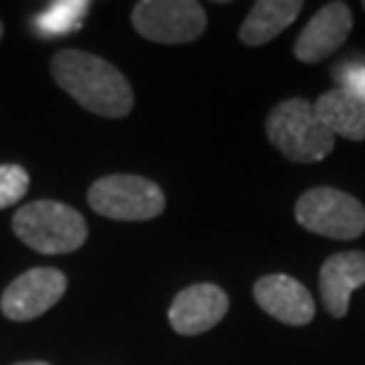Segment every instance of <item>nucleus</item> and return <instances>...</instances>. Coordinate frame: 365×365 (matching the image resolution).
Segmentation results:
<instances>
[{"label":"nucleus","mask_w":365,"mask_h":365,"mask_svg":"<svg viewBox=\"0 0 365 365\" xmlns=\"http://www.w3.org/2000/svg\"><path fill=\"white\" fill-rule=\"evenodd\" d=\"M50 71L57 86L93 114L119 119L133 109V91L126 76L98 55L60 50Z\"/></svg>","instance_id":"1"},{"label":"nucleus","mask_w":365,"mask_h":365,"mask_svg":"<svg viewBox=\"0 0 365 365\" xmlns=\"http://www.w3.org/2000/svg\"><path fill=\"white\" fill-rule=\"evenodd\" d=\"M266 135L273 148L297 164H316L332 155L334 138L318 119L313 102L304 98L282 100L266 119Z\"/></svg>","instance_id":"2"},{"label":"nucleus","mask_w":365,"mask_h":365,"mask_svg":"<svg viewBox=\"0 0 365 365\" xmlns=\"http://www.w3.org/2000/svg\"><path fill=\"white\" fill-rule=\"evenodd\" d=\"M12 230L38 254L76 252L88 237V225L76 209L55 200L24 204L12 216Z\"/></svg>","instance_id":"3"},{"label":"nucleus","mask_w":365,"mask_h":365,"mask_svg":"<svg viewBox=\"0 0 365 365\" xmlns=\"http://www.w3.org/2000/svg\"><path fill=\"white\" fill-rule=\"evenodd\" d=\"M294 218L304 230L330 240H356L365 232V207L337 187H311L297 200Z\"/></svg>","instance_id":"4"},{"label":"nucleus","mask_w":365,"mask_h":365,"mask_svg":"<svg viewBox=\"0 0 365 365\" xmlns=\"http://www.w3.org/2000/svg\"><path fill=\"white\" fill-rule=\"evenodd\" d=\"M88 204L112 221H150L166 209V197L155 180L114 173L93 182Z\"/></svg>","instance_id":"5"},{"label":"nucleus","mask_w":365,"mask_h":365,"mask_svg":"<svg viewBox=\"0 0 365 365\" xmlns=\"http://www.w3.org/2000/svg\"><path fill=\"white\" fill-rule=\"evenodd\" d=\"M133 26L148 41L180 46L207 29V10L195 0H143L133 7Z\"/></svg>","instance_id":"6"},{"label":"nucleus","mask_w":365,"mask_h":365,"mask_svg":"<svg viewBox=\"0 0 365 365\" xmlns=\"http://www.w3.org/2000/svg\"><path fill=\"white\" fill-rule=\"evenodd\" d=\"M67 292V277L57 268H31L7 284L0 309L10 320L26 323L43 316Z\"/></svg>","instance_id":"7"},{"label":"nucleus","mask_w":365,"mask_h":365,"mask_svg":"<svg viewBox=\"0 0 365 365\" xmlns=\"http://www.w3.org/2000/svg\"><path fill=\"white\" fill-rule=\"evenodd\" d=\"M354 29V14L346 3H327L306 21L294 43V57L304 64L327 60L344 46Z\"/></svg>","instance_id":"8"},{"label":"nucleus","mask_w":365,"mask_h":365,"mask_svg":"<svg viewBox=\"0 0 365 365\" xmlns=\"http://www.w3.org/2000/svg\"><path fill=\"white\" fill-rule=\"evenodd\" d=\"M228 294L214 282H197L178 292L169 309V323L173 332L182 337H195L218 325L228 313Z\"/></svg>","instance_id":"9"},{"label":"nucleus","mask_w":365,"mask_h":365,"mask_svg":"<svg viewBox=\"0 0 365 365\" xmlns=\"http://www.w3.org/2000/svg\"><path fill=\"white\" fill-rule=\"evenodd\" d=\"M254 299L268 316L284 325H309L316 316V302L311 292L292 275L273 273L254 282Z\"/></svg>","instance_id":"10"},{"label":"nucleus","mask_w":365,"mask_h":365,"mask_svg":"<svg viewBox=\"0 0 365 365\" xmlns=\"http://www.w3.org/2000/svg\"><path fill=\"white\" fill-rule=\"evenodd\" d=\"M320 297L332 318H344L349 313L351 294L365 284V252L332 254L320 266Z\"/></svg>","instance_id":"11"},{"label":"nucleus","mask_w":365,"mask_h":365,"mask_svg":"<svg viewBox=\"0 0 365 365\" xmlns=\"http://www.w3.org/2000/svg\"><path fill=\"white\" fill-rule=\"evenodd\" d=\"M318 119L337 138L361 143L365 140V98L344 88H330L313 102Z\"/></svg>","instance_id":"12"},{"label":"nucleus","mask_w":365,"mask_h":365,"mask_svg":"<svg viewBox=\"0 0 365 365\" xmlns=\"http://www.w3.org/2000/svg\"><path fill=\"white\" fill-rule=\"evenodd\" d=\"M302 10V0H259L252 5L245 24L240 26V41L250 48L264 46L294 24Z\"/></svg>","instance_id":"13"},{"label":"nucleus","mask_w":365,"mask_h":365,"mask_svg":"<svg viewBox=\"0 0 365 365\" xmlns=\"http://www.w3.org/2000/svg\"><path fill=\"white\" fill-rule=\"evenodd\" d=\"M91 3L86 0H57V3L48 5L38 17H36L34 26L36 31L46 38H57V36H67L81 26V21L88 12Z\"/></svg>","instance_id":"14"},{"label":"nucleus","mask_w":365,"mask_h":365,"mask_svg":"<svg viewBox=\"0 0 365 365\" xmlns=\"http://www.w3.org/2000/svg\"><path fill=\"white\" fill-rule=\"evenodd\" d=\"M29 190V173L17 164L0 166V209L17 204Z\"/></svg>","instance_id":"15"},{"label":"nucleus","mask_w":365,"mask_h":365,"mask_svg":"<svg viewBox=\"0 0 365 365\" xmlns=\"http://www.w3.org/2000/svg\"><path fill=\"white\" fill-rule=\"evenodd\" d=\"M337 88H344L354 95L365 98V60H351L337 64V69L332 71Z\"/></svg>","instance_id":"16"},{"label":"nucleus","mask_w":365,"mask_h":365,"mask_svg":"<svg viewBox=\"0 0 365 365\" xmlns=\"http://www.w3.org/2000/svg\"><path fill=\"white\" fill-rule=\"evenodd\" d=\"M14 365H50V363H43V361H24V363H14Z\"/></svg>","instance_id":"17"},{"label":"nucleus","mask_w":365,"mask_h":365,"mask_svg":"<svg viewBox=\"0 0 365 365\" xmlns=\"http://www.w3.org/2000/svg\"><path fill=\"white\" fill-rule=\"evenodd\" d=\"M0 38H3V24H0Z\"/></svg>","instance_id":"18"},{"label":"nucleus","mask_w":365,"mask_h":365,"mask_svg":"<svg viewBox=\"0 0 365 365\" xmlns=\"http://www.w3.org/2000/svg\"><path fill=\"white\" fill-rule=\"evenodd\" d=\"M363 10H365V3H363Z\"/></svg>","instance_id":"19"}]
</instances>
